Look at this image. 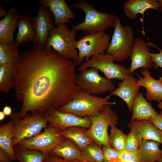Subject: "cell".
I'll return each instance as SVG.
<instances>
[{
    "mask_svg": "<svg viewBox=\"0 0 162 162\" xmlns=\"http://www.w3.org/2000/svg\"><path fill=\"white\" fill-rule=\"evenodd\" d=\"M76 62L65 58L52 49L34 43L20 53L15 64L14 98L22 104L18 118L44 114L71 100L80 89L76 82Z\"/></svg>",
    "mask_w": 162,
    "mask_h": 162,
    "instance_id": "1",
    "label": "cell"
},
{
    "mask_svg": "<svg viewBox=\"0 0 162 162\" xmlns=\"http://www.w3.org/2000/svg\"><path fill=\"white\" fill-rule=\"evenodd\" d=\"M70 7L76 8L82 10L85 18L72 29L76 32L81 31L86 35L105 31L107 28L114 27L117 16L113 12L104 13L97 10L92 4L85 0L73 3Z\"/></svg>",
    "mask_w": 162,
    "mask_h": 162,
    "instance_id": "2",
    "label": "cell"
},
{
    "mask_svg": "<svg viewBox=\"0 0 162 162\" xmlns=\"http://www.w3.org/2000/svg\"><path fill=\"white\" fill-rule=\"evenodd\" d=\"M111 95L101 97L80 89L73 98L58 110L73 114L81 117L94 116L106 105H114L116 102L109 101Z\"/></svg>",
    "mask_w": 162,
    "mask_h": 162,
    "instance_id": "3",
    "label": "cell"
},
{
    "mask_svg": "<svg viewBox=\"0 0 162 162\" xmlns=\"http://www.w3.org/2000/svg\"><path fill=\"white\" fill-rule=\"evenodd\" d=\"M76 31L70 29L66 24L54 27L51 30L44 48L53 50L63 57L77 62L78 51L75 37Z\"/></svg>",
    "mask_w": 162,
    "mask_h": 162,
    "instance_id": "4",
    "label": "cell"
},
{
    "mask_svg": "<svg viewBox=\"0 0 162 162\" xmlns=\"http://www.w3.org/2000/svg\"><path fill=\"white\" fill-rule=\"evenodd\" d=\"M14 123L12 131L14 146L22 140L31 138L40 134L43 129L46 128L49 122L45 113L28 114L22 119H19L16 113L10 116Z\"/></svg>",
    "mask_w": 162,
    "mask_h": 162,
    "instance_id": "5",
    "label": "cell"
},
{
    "mask_svg": "<svg viewBox=\"0 0 162 162\" xmlns=\"http://www.w3.org/2000/svg\"><path fill=\"white\" fill-rule=\"evenodd\" d=\"M134 40L132 28L129 25L123 26L117 16L112 39L105 53L112 56L114 61L122 62L130 56Z\"/></svg>",
    "mask_w": 162,
    "mask_h": 162,
    "instance_id": "6",
    "label": "cell"
},
{
    "mask_svg": "<svg viewBox=\"0 0 162 162\" xmlns=\"http://www.w3.org/2000/svg\"><path fill=\"white\" fill-rule=\"evenodd\" d=\"M91 122L86 133L100 146H110L108 129L118 124V117L111 106L106 105L95 115L88 117Z\"/></svg>",
    "mask_w": 162,
    "mask_h": 162,
    "instance_id": "7",
    "label": "cell"
},
{
    "mask_svg": "<svg viewBox=\"0 0 162 162\" xmlns=\"http://www.w3.org/2000/svg\"><path fill=\"white\" fill-rule=\"evenodd\" d=\"M111 38L105 31L86 35L76 41L79 66L93 56L105 53Z\"/></svg>",
    "mask_w": 162,
    "mask_h": 162,
    "instance_id": "8",
    "label": "cell"
},
{
    "mask_svg": "<svg viewBox=\"0 0 162 162\" xmlns=\"http://www.w3.org/2000/svg\"><path fill=\"white\" fill-rule=\"evenodd\" d=\"M111 55L105 53L94 56L84 62L78 68L81 72L90 68H94L102 72L110 79L123 80L130 74L129 68L122 64L115 63Z\"/></svg>",
    "mask_w": 162,
    "mask_h": 162,
    "instance_id": "9",
    "label": "cell"
},
{
    "mask_svg": "<svg viewBox=\"0 0 162 162\" xmlns=\"http://www.w3.org/2000/svg\"><path fill=\"white\" fill-rule=\"evenodd\" d=\"M76 82L80 89L94 95L111 92L115 89L111 80L101 76L99 70L94 68H89L77 74Z\"/></svg>",
    "mask_w": 162,
    "mask_h": 162,
    "instance_id": "10",
    "label": "cell"
},
{
    "mask_svg": "<svg viewBox=\"0 0 162 162\" xmlns=\"http://www.w3.org/2000/svg\"><path fill=\"white\" fill-rule=\"evenodd\" d=\"M66 139L59 131L49 125L41 134L24 140L16 146L38 150L47 155Z\"/></svg>",
    "mask_w": 162,
    "mask_h": 162,
    "instance_id": "11",
    "label": "cell"
},
{
    "mask_svg": "<svg viewBox=\"0 0 162 162\" xmlns=\"http://www.w3.org/2000/svg\"><path fill=\"white\" fill-rule=\"evenodd\" d=\"M49 125L59 132L74 127L89 128L91 124L88 117H81L73 114L59 111L52 107L45 113Z\"/></svg>",
    "mask_w": 162,
    "mask_h": 162,
    "instance_id": "12",
    "label": "cell"
},
{
    "mask_svg": "<svg viewBox=\"0 0 162 162\" xmlns=\"http://www.w3.org/2000/svg\"><path fill=\"white\" fill-rule=\"evenodd\" d=\"M32 20L35 34L34 43L44 48L50 32L55 27L53 15L48 8L40 4Z\"/></svg>",
    "mask_w": 162,
    "mask_h": 162,
    "instance_id": "13",
    "label": "cell"
},
{
    "mask_svg": "<svg viewBox=\"0 0 162 162\" xmlns=\"http://www.w3.org/2000/svg\"><path fill=\"white\" fill-rule=\"evenodd\" d=\"M150 49L145 41L140 38L134 39L130 56V74L140 68L143 70L151 68L153 62L150 55Z\"/></svg>",
    "mask_w": 162,
    "mask_h": 162,
    "instance_id": "14",
    "label": "cell"
},
{
    "mask_svg": "<svg viewBox=\"0 0 162 162\" xmlns=\"http://www.w3.org/2000/svg\"><path fill=\"white\" fill-rule=\"evenodd\" d=\"M118 87L111 92L110 95L121 98L126 104L130 112H132L134 100L139 93L141 86L137 83L132 74L122 82H119Z\"/></svg>",
    "mask_w": 162,
    "mask_h": 162,
    "instance_id": "15",
    "label": "cell"
},
{
    "mask_svg": "<svg viewBox=\"0 0 162 162\" xmlns=\"http://www.w3.org/2000/svg\"><path fill=\"white\" fill-rule=\"evenodd\" d=\"M140 72L143 77L135 73L138 78L136 81L139 85L146 88V100L149 102L152 100L162 102V81L153 78L148 69L141 70Z\"/></svg>",
    "mask_w": 162,
    "mask_h": 162,
    "instance_id": "16",
    "label": "cell"
},
{
    "mask_svg": "<svg viewBox=\"0 0 162 162\" xmlns=\"http://www.w3.org/2000/svg\"><path fill=\"white\" fill-rule=\"evenodd\" d=\"M40 5L48 8L53 14L56 26L70 22L75 14L71 10L64 0H39Z\"/></svg>",
    "mask_w": 162,
    "mask_h": 162,
    "instance_id": "17",
    "label": "cell"
},
{
    "mask_svg": "<svg viewBox=\"0 0 162 162\" xmlns=\"http://www.w3.org/2000/svg\"><path fill=\"white\" fill-rule=\"evenodd\" d=\"M122 9L126 16L130 20L137 19L138 14L142 15V18L141 21L143 33L145 34L143 23L145 12L149 9L158 10L159 3L157 0H128L123 4Z\"/></svg>",
    "mask_w": 162,
    "mask_h": 162,
    "instance_id": "18",
    "label": "cell"
},
{
    "mask_svg": "<svg viewBox=\"0 0 162 162\" xmlns=\"http://www.w3.org/2000/svg\"><path fill=\"white\" fill-rule=\"evenodd\" d=\"M8 11L7 16L0 20V41L10 45L15 44L14 33L21 15L14 7H10Z\"/></svg>",
    "mask_w": 162,
    "mask_h": 162,
    "instance_id": "19",
    "label": "cell"
},
{
    "mask_svg": "<svg viewBox=\"0 0 162 162\" xmlns=\"http://www.w3.org/2000/svg\"><path fill=\"white\" fill-rule=\"evenodd\" d=\"M159 114L150 102L146 100L142 92H139L133 105L130 122L150 120Z\"/></svg>",
    "mask_w": 162,
    "mask_h": 162,
    "instance_id": "20",
    "label": "cell"
},
{
    "mask_svg": "<svg viewBox=\"0 0 162 162\" xmlns=\"http://www.w3.org/2000/svg\"><path fill=\"white\" fill-rule=\"evenodd\" d=\"M127 125L130 129L136 130L143 139L155 141L162 144V132L150 120L130 122Z\"/></svg>",
    "mask_w": 162,
    "mask_h": 162,
    "instance_id": "21",
    "label": "cell"
},
{
    "mask_svg": "<svg viewBox=\"0 0 162 162\" xmlns=\"http://www.w3.org/2000/svg\"><path fill=\"white\" fill-rule=\"evenodd\" d=\"M18 30L16 37L17 46L29 41H34L35 34L32 17L29 15H21L17 25Z\"/></svg>",
    "mask_w": 162,
    "mask_h": 162,
    "instance_id": "22",
    "label": "cell"
},
{
    "mask_svg": "<svg viewBox=\"0 0 162 162\" xmlns=\"http://www.w3.org/2000/svg\"><path fill=\"white\" fill-rule=\"evenodd\" d=\"M160 143L143 139L138 150V159L141 162H156L162 156Z\"/></svg>",
    "mask_w": 162,
    "mask_h": 162,
    "instance_id": "23",
    "label": "cell"
},
{
    "mask_svg": "<svg viewBox=\"0 0 162 162\" xmlns=\"http://www.w3.org/2000/svg\"><path fill=\"white\" fill-rule=\"evenodd\" d=\"M81 150L71 140L66 139L58 145L51 152L54 155L67 161L78 160Z\"/></svg>",
    "mask_w": 162,
    "mask_h": 162,
    "instance_id": "24",
    "label": "cell"
},
{
    "mask_svg": "<svg viewBox=\"0 0 162 162\" xmlns=\"http://www.w3.org/2000/svg\"><path fill=\"white\" fill-rule=\"evenodd\" d=\"M14 123L11 120L0 127V148L4 151L12 161L16 160L13 142Z\"/></svg>",
    "mask_w": 162,
    "mask_h": 162,
    "instance_id": "25",
    "label": "cell"
},
{
    "mask_svg": "<svg viewBox=\"0 0 162 162\" xmlns=\"http://www.w3.org/2000/svg\"><path fill=\"white\" fill-rule=\"evenodd\" d=\"M86 130L85 128L74 127L61 131L60 133L65 138L73 142L82 151L89 144L94 142L87 134Z\"/></svg>",
    "mask_w": 162,
    "mask_h": 162,
    "instance_id": "26",
    "label": "cell"
},
{
    "mask_svg": "<svg viewBox=\"0 0 162 162\" xmlns=\"http://www.w3.org/2000/svg\"><path fill=\"white\" fill-rule=\"evenodd\" d=\"M15 64H0V91L7 93L14 87L15 83Z\"/></svg>",
    "mask_w": 162,
    "mask_h": 162,
    "instance_id": "27",
    "label": "cell"
},
{
    "mask_svg": "<svg viewBox=\"0 0 162 162\" xmlns=\"http://www.w3.org/2000/svg\"><path fill=\"white\" fill-rule=\"evenodd\" d=\"M16 160L19 162H43L46 155L42 152L34 149L14 146Z\"/></svg>",
    "mask_w": 162,
    "mask_h": 162,
    "instance_id": "28",
    "label": "cell"
},
{
    "mask_svg": "<svg viewBox=\"0 0 162 162\" xmlns=\"http://www.w3.org/2000/svg\"><path fill=\"white\" fill-rule=\"evenodd\" d=\"M78 160L83 162H104L102 149L92 142L81 151Z\"/></svg>",
    "mask_w": 162,
    "mask_h": 162,
    "instance_id": "29",
    "label": "cell"
},
{
    "mask_svg": "<svg viewBox=\"0 0 162 162\" xmlns=\"http://www.w3.org/2000/svg\"><path fill=\"white\" fill-rule=\"evenodd\" d=\"M17 47L15 44L8 45L0 41V64H16L20 57Z\"/></svg>",
    "mask_w": 162,
    "mask_h": 162,
    "instance_id": "30",
    "label": "cell"
},
{
    "mask_svg": "<svg viewBox=\"0 0 162 162\" xmlns=\"http://www.w3.org/2000/svg\"><path fill=\"white\" fill-rule=\"evenodd\" d=\"M111 133L109 136L110 146L115 150L120 152L125 148L127 134L124 133L115 125L110 126Z\"/></svg>",
    "mask_w": 162,
    "mask_h": 162,
    "instance_id": "31",
    "label": "cell"
},
{
    "mask_svg": "<svg viewBox=\"0 0 162 162\" xmlns=\"http://www.w3.org/2000/svg\"><path fill=\"white\" fill-rule=\"evenodd\" d=\"M130 132L127 134L125 149L131 151H138L142 143V136L134 128H130Z\"/></svg>",
    "mask_w": 162,
    "mask_h": 162,
    "instance_id": "32",
    "label": "cell"
},
{
    "mask_svg": "<svg viewBox=\"0 0 162 162\" xmlns=\"http://www.w3.org/2000/svg\"><path fill=\"white\" fill-rule=\"evenodd\" d=\"M104 162H119L118 152L110 146H102Z\"/></svg>",
    "mask_w": 162,
    "mask_h": 162,
    "instance_id": "33",
    "label": "cell"
},
{
    "mask_svg": "<svg viewBox=\"0 0 162 162\" xmlns=\"http://www.w3.org/2000/svg\"><path fill=\"white\" fill-rule=\"evenodd\" d=\"M118 159L119 162L139 160L138 151H131L125 149L118 152Z\"/></svg>",
    "mask_w": 162,
    "mask_h": 162,
    "instance_id": "34",
    "label": "cell"
},
{
    "mask_svg": "<svg viewBox=\"0 0 162 162\" xmlns=\"http://www.w3.org/2000/svg\"><path fill=\"white\" fill-rule=\"evenodd\" d=\"M147 44L148 46H152L155 47L160 51V52L159 53H151L150 55L153 62V66L154 67L155 69L159 67L162 68V50L158 47L151 42L148 43ZM159 79L162 81V76L160 77Z\"/></svg>",
    "mask_w": 162,
    "mask_h": 162,
    "instance_id": "35",
    "label": "cell"
},
{
    "mask_svg": "<svg viewBox=\"0 0 162 162\" xmlns=\"http://www.w3.org/2000/svg\"><path fill=\"white\" fill-rule=\"evenodd\" d=\"M78 160L74 161H67L62 158L57 156L52 153L46 155L43 162H81Z\"/></svg>",
    "mask_w": 162,
    "mask_h": 162,
    "instance_id": "36",
    "label": "cell"
},
{
    "mask_svg": "<svg viewBox=\"0 0 162 162\" xmlns=\"http://www.w3.org/2000/svg\"><path fill=\"white\" fill-rule=\"evenodd\" d=\"M150 121L162 132V117L159 114L152 117Z\"/></svg>",
    "mask_w": 162,
    "mask_h": 162,
    "instance_id": "37",
    "label": "cell"
},
{
    "mask_svg": "<svg viewBox=\"0 0 162 162\" xmlns=\"http://www.w3.org/2000/svg\"><path fill=\"white\" fill-rule=\"evenodd\" d=\"M8 154L4 150L0 148V162H12Z\"/></svg>",
    "mask_w": 162,
    "mask_h": 162,
    "instance_id": "38",
    "label": "cell"
},
{
    "mask_svg": "<svg viewBox=\"0 0 162 162\" xmlns=\"http://www.w3.org/2000/svg\"><path fill=\"white\" fill-rule=\"evenodd\" d=\"M3 112L5 116H10L12 113V109L10 106H6L3 108Z\"/></svg>",
    "mask_w": 162,
    "mask_h": 162,
    "instance_id": "39",
    "label": "cell"
},
{
    "mask_svg": "<svg viewBox=\"0 0 162 162\" xmlns=\"http://www.w3.org/2000/svg\"><path fill=\"white\" fill-rule=\"evenodd\" d=\"M8 14V11H6L3 7L0 8V17H5Z\"/></svg>",
    "mask_w": 162,
    "mask_h": 162,
    "instance_id": "40",
    "label": "cell"
},
{
    "mask_svg": "<svg viewBox=\"0 0 162 162\" xmlns=\"http://www.w3.org/2000/svg\"><path fill=\"white\" fill-rule=\"evenodd\" d=\"M5 115L3 111H0V121L3 120L5 118Z\"/></svg>",
    "mask_w": 162,
    "mask_h": 162,
    "instance_id": "41",
    "label": "cell"
},
{
    "mask_svg": "<svg viewBox=\"0 0 162 162\" xmlns=\"http://www.w3.org/2000/svg\"><path fill=\"white\" fill-rule=\"evenodd\" d=\"M159 3V10L162 11V0H158Z\"/></svg>",
    "mask_w": 162,
    "mask_h": 162,
    "instance_id": "42",
    "label": "cell"
},
{
    "mask_svg": "<svg viewBox=\"0 0 162 162\" xmlns=\"http://www.w3.org/2000/svg\"><path fill=\"white\" fill-rule=\"evenodd\" d=\"M157 107L159 109H160L161 110H162V102L160 101L158 102Z\"/></svg>",
    "mask_w": 162,
    "mask_h": 162,
    "instance_id": "43",
    "label": "cell"
},
{
    "mask_svg": "<svg viewBox=\"0 0 162 162\" xmlns=\"http://www.w3.org/2000/svg\"><path fill=\"white\" fill-rule=\"evenodd\" d=\"M123 162H141L139 160H131Z\"/></svg>",
    "mask_w": 162,
    "mask_h": 162,
    "instance_id": "44",
    "label": "cell"
},
{
    "mask_svg": "<svg viewBox=\"0 0 162 162\" xmlns=\"http://www.w3.org/2000/svg\"><path fill=\"white\" fill-rule=\"evenodd\" d=\"M157 162H162V156Z\"/></svg>",
    "mask_w": 162,
    "mask_h": 162,
    "instance_id": "45",
    "label": "cell"
},
{
    "mask_svg": "<svg viewBox=\"0 0 162 162\" xmlns=\"http://www.w3.org/2000/svg\"><path fill=\"white\" fill-rule=\"evenodd\" d=\"M159 114L162 117V110H161Z\"/></svg>",
    "mask_w": 162,
    "mask_h": 162,
    "instance_id": "46",
    "label": "cell"
},
{
    "mask_svg": "<svg viewBox=\"0 0 162 162\" xmlns=\"http://www.w3.org/2000/svg\"><path fill=\"white\" fill-rule=\"evenodd\" d=\"M81 162H83L81 161Z\"/></svg>",
    "mask_w": 162,
    "mask_h": 162,
    "instance_id": "47",
    "label": "cell"
}]
</instances>
